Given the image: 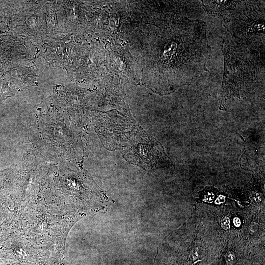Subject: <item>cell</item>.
<instances>
[{
    "label": "cell",
    "instance_id": "obj_10",
    "mask_svg": "<svg viewBox=\"0 0 265 265\" xmlns=\"http://www.w3.org/2000/svg\"><path fill=\"white\" fill-rule=\"evenodd\" d=\"M225 198L223 195H220L215 201V203L217 204H220L225 202Z\"/></svg>",
    "mask_w": 265,
    "mask_h": 265
},
{
    "label": "cell",
    "instance_id": "obj_3",
    "mask_svg": "<svg viewBox=\"0 0 265 265\" xmlns=\"http://www.w3.org/2000/svg\"><path fill=\"white\" fill-rule=\"evenodd\" d=\"M232 36L253 47H265L264 1H238L223 20Z\"/></svg>",
    "mask_w": 265,
    "mask_h": 265
},
{
    "label": "cell",
    "instance_id": "obj_11",
    "mask_svg": "<svg viewBox=\"0 0 265 265\" xmlns=\"http://www.w3.org/2000/svg\"><path fill=\"white\" fill-rule=\"evenodd\" d=\"M214 198V195L213 193H209L205 196V201L210 202V201L213 200Z\"/></svg>",
    "mask_w": 265,
    "mask_h": 265
},
{
    "label": "cell",
    "instance_id": "obj_8",
    "mask_svg": "<svg viewBox=\"0 0 265 265\" xmlns=\"http://www.w3.org/2000/svg\"><path fill=\"white\" fill-rule=\"evenodd\" d=\"M221 226L223 229L225 230L230 228V220L228 218H225L221 221Z\"/></svg>",
    "mask_w": 265,
    "mask_h": 265
},
{
    "label": "cell",
    "instance_id": "obj_2",
    "mask_svg": "<svg viewBox=\"0 0 265 265\" xmlns=\"http://www.w3.org/2000/svg\"><path fill=\"white\" fill-rule=\"evenodd\" d=\"M225 67L219 100L226 109L265 85V47L251 46L232 36L222 45Z\"/></svg>",
    "mask_w": 265,
    "mask_h": 265
},
{
    "label": "cell",
    "instance_id": "obj_4",
    "mask_svg": "<svg viewBox=\"0 0 265 265\" xmlns=\"http://www.w3.org/2000/svg\"><path fill=\"white\" fill-rule=\"evenodd\" d=\"M203 8L207 13L222 20L233 9L238 1H202Z\"/></svg>",
    "mask_w": 265,
    "mask_h": 265
},
{
    "label": "cell",
    "instance_id": "obj_6",
    "mask_svg": "<svg viewBox=\"0 0 265 265\" xmlns=\"http://www.w3.org/2000/svg\"><path fill=\"white\" fill-rule=\"evenodd\" d=\"M199 257V249L198 248H193L190 253V258L192 261L198 259Z\"/></svg>",
    "mask_w": 265,
    "mask_h": 265
},
{
    "label": "cell",
    "instance_id": "obj_9",
    "mask_svg": "<svg viewBox=\"0 0 265 265\" xmlns=\"http://www.w3.org/2000/svg\"><path fill=\"white\" fill-rule=\"evenodd\" d=\"M258 229V225L255 222H252L249 226V231L251 234L255 233Z\"/></svg>",
    "mask_w": 265,
    "mask_h": 265
},
{
    "label": "cell",
    "instance_id": "obj_13",
    "mask_svg": "<svg viewBox=\"0 0 265 265\" xmlns=\"http://www.w3.org/2000/svg\"><path fill=\"white\" fill-rule=\"evenodd\" d=\"M186 265H194V264L193 263V261H189L187 263V264Z\"/></svg>",
    "mask_w": 265,
    "mask_h": 265
},
{
    "label": "cell",
    "instance_id": "obj_12",
    "mask_svg": "<svg viewBox=\"0 0 265 265\" xmlns=\"http://www.w3.org/2000/svg\"><path fill=\"white\" fill-rule=\"evenodd\" d=\"M233 223L234 225L235 226L238 227L240 226L241 225V221L239 218H235L234 219Z\"/></svg>",
    "mask_w": 265,
    "mask_h": 265
},
{
    "label": "cell",
    "instance_id": "obj_5",
    "mask_svg": "<svg viewBox=\"0 0 265 265\" xmlns=\"http://www.w3.org/2000/svg\"><path fill=\"white\" fill-rule=\"evenodd\" d=\"M225 260L227 265H234L236 262V256L233 252H229L226 254Z\"/></svg>",
    "mask_w": 265,
    "mask_h": 265
},
{
    "label": "cell",
    "instance_id": "obj_7",
    "mask_svg": "<svg viewBox=\"0 0 265 265\" xmlns=\"http://www.w3.org/2000/svg\"><path fill=\"white\" fill-rule=\"evenodd\" d=\"M251 199L255 202H260L262 201V196L259 193H252L251 196Z\"/></svg>",
    "mask_w": 265,
    "mask_h": 265
},
{
    "label": "cell",
    "instance_id": "obj_1",
    "mask_svg": "<svg viewBox=\"0 0 265 265\" xmlns=\"http://www.w3.org/2000/svg\"><path fill=\"white\" fill-rule=\"evenodd\" d=\"M168 26L159 32L155 55L156 89L162 94L191 85L209 71L212 55L205 22L184 18Z\"/></svg>",
    "mask_w": 265,
    "mask_h": 265
}]
</instances>
